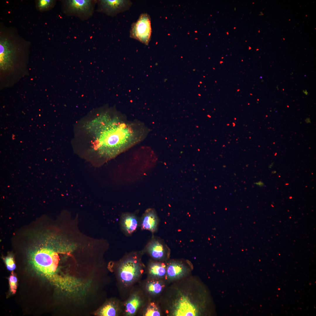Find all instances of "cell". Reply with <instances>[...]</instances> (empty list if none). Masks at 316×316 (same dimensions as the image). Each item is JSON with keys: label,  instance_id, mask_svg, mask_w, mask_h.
Wrapping results in <instances>:
<instances>
[{"label": "cell", "instance_id": "obj_1", "mask_svg": "<svg viewBox=\"0 0 316 316\" xmlns=\"http://www.w3.org/2000/svg\"><path fill=\"white\" fill-rule=\"evenodd\" d=\"M29 42L23 39L15 29H0V62L1 69L12 66L17 52L30 46Z\"/></svg>", "mask_w": 316, "mask_h": 316}, {"label": "cell", "instance_id": "obj_2", "mask_svg": "<svg viewBox=\"0 0 316 316\" xmlns=\"http://www.w3.org/2000/svg\"><path fill=\"white\" fill-rule=\"evenodd\" d=\"M59 257L57 253L49 248H43L35 251L32 255L31 261L34 267L40 272L51 274L57 268Z\"/></svg>", "mask_w": 316, "mask_h": 316}, {"label": "cell", "instance_id": "obj_3", "mask_svg": "<svg viewBox=\"0 0 316 316\" xmlns=\"http://www.w3.org/2000/svg\"><path fill=\"white\" fill-rule=\"evenodd\" d=\"M97 2V1L91 0H63L62 1V11L68 16L86 20L93 15Z\"/></svg>", "mask_w": 316, "mask_h": 316}, {"label": "cell", "instance_id": "obj_4", "mask_svg": "<svg viewBox=\"0 0 316 316\" xmlns=\"http://www.w3.org/2000/svg\"><path fill=\"white\" fill-rule=\"evenodd\" d=\"M151 19L147 13H142L137 21L131 25L130 37L147 45L151 34Z\"/></svg>", "mask_w": 316, "mask_h": 316}, {"label": "cell", "instance_id": "obj_5", "mask_svg": "<svg viewBox=\"0 0 316 316\" xmlns=\"http://www.w3.org/2000/svg\"><path fill=\"white\" fill-rule=\"evenodd\" d=\"M97 11L110 16L128 10L132 5L129 0H101L97 1Z\"/></svg>", "mask_w": 316, "mask_h": 316}, {"label": "cell", "instance_id": "obj_6", "mask_svg": "<svg viewBox=\"0 0 316 316\" xmlns=\"http://www.w3.org/2000/svg\"><path fill=\"white\" fill-rule=\"evenodd\" d=\"M147 249L150 255L156 260H163L169 258L170 250L162 240L153 237L148 243Z\"/></svg>", "mask_w": 316, "mask_h": 316}, {"label": "cell", "instance_id": "obj_7", "mask_svg": "<svg viewBox=\"0 0 316 316\" xmlns=\"http://www.w3.org/2000/svg\"><path fill=\"white\" fill-rule=\"evenodd\" d=\"M138 265L135 260L128 259L121 264L119 269L120 276L125 283L131 282L137 276L139 273Z\"/></svg>", "mask_w": 316, "mask_h": 316}, {"label": "cell", "instance_id": "obj_8", "mask_svg": "<svg viewBox=\"0 0 316 316\" xmlns=\"http://www.w3.org/2000/svg\"><path fill=\"white\" fill-rule=\"evenodd\" d=\"M159 223V219L155 210L152 208L147 209L141 218L142 229L155 232L157 230Z\"/></svg>", "mask_w": 316, "mask_h": 316}, {"label": "cell", "instance_id": "obj_9", "mask_svg": "<svg viewBox=\"0 0 316 316\" xmlns=\"http://www.w3.org/2000/svg\"><path fill=\"white\" fill-rule=\"evenodd\" d=\"M121 224L124 231L127 233L130 234L137 229L138 225V219L133 214L124 213L121 217Z\"/></svg>", "mask_w": 316, "mask_h": 316}, {"label": "cell", "instance_id": "obj_10", "mask_svg": "<svg viewBox=\"0 0 316 316\" xmlns=\"http://www.w3.org/2000/svg\"><path fill=\"white\" fill-rule=\"evenodd\" d=\"M185 265L182 261H173L169 262L166 268L167 274L171 278L180 276L184 272Z\"/></svg>", "mask_w": 316, "mask_h": 316}, {"label": "cell", "instance_id": "obj_11", "mask_svg": "<svg viewBox=\"0 0 316 316\" xmlns=\"http://www.w3.org/2000/svg\"><path fill=\"white\" fill-rule=\"evenodd\" d=\"M166 268V265L163 262H152L150 266V273L155 276L162 277L165 274Z\"/></svg>", "mask_w": 316, "mask_h": 316}, {"label": "cell", "instance_id": "obj_12", "mask_svg": "<svg viewBox=\"0 0 316 316\" xmlns=\"http://www.w3.org/2000/svg\"><path fill=\"white\" fill-rule=\"evenodd\" d=\"M141 301L138 296H135L132 297L126 303V312L128 315H134L140 305Z\"/></svg>", "mask_w": 316, "mask_h": 316}, {"label": "cell", "instance_id": "obj_13", "mask_svg": "<svg viewBox=\"0 0 316 316\" xmlns=\"http://www.w3.org/2000/svg\"><path fill=\"white\" fill-rule=\"evenodd\" d=\"M36 6L38 11L43 12L52 8L56 4V1L54 0H38L36 1Z\"/></svg>", "mask_w": 316, "mask_h": 316}, {"label": "cell", "instance_id": "obj_14", "mask_svg": "<svg viewBox=\"0 0 316 316\" xmlns=\"http://www.w3.org/2000/svg\"><path fill=\"white\" fill-rule=\"evenodd\" d=\"M160 282L158 281H151L147 284V289L150 293L152 294H158L162 290L164 287Z\"/></svg>", "mask_w": 316, "mask_h": 316}, {"label": "cell", "instance_id": "obj_15", "mask_svg": "<svg viewBox=\"0 0 316 316\" xmlns=\"http://www.w3.org/2000/svg\"><path fill=\"white\" fill-rule=\"evenodd\" d=\"M117 309L114 305L109 303L105 305L101 310L100 315L104 316H114L117 314Z\"/></svg>", "mask_w": 316, "mask_h": 316}, {"label": "cell", "instance_id": "obj_16", "mask_svg": "<svg viewBox=\"0 0 316 316\" xmlns=\"http://www.w3.org/2000/svg\"><path fill=\"white\" fill-rule=\"evenodd\" d=\"M160 314L157 305L153 302L150 303L145 312L146 316H159Z\"/></svg>", "mask_w": 316, "mask_h": 316}, {"label": "cell", "instance_id": "obj_17", "mask_svg": "<svg viewBox=\"0 0 316 316\" xmlns=\"http://www.w3.org/2000/svg\"><path fill=\"white\" fill-rule=\"evenodd\" d=\"M9 280L11 291L13 294H15L17 288V278L12 273L9 278Z\"/></svg>", "mask_w": 316, "mask_h": 316}, {"label": "cell", "instance_id": "obj_18", "mask_svg": "<svg viewBox=\"0 0 316 316\" xmlns=\"http://www.w3.org/2000/svg\"><path fill=\"white\" fill-rule=\"evenodd\" d=\"M5 261L8 270L12 271L15 269L16 266L12 256H8L6 257L5 259Z\"/></svg>", "mask_w": 316, "mask_h": 316}, {"label": "cell", "instance_id": "obj_19", "mask_svg": "<svg viewBox=\"0 0 316 316\" xmlns=\"http://www.w3.org/2000/svg\"><path fill=\"white\" fill-rule=\"evenodd\" d=\"M255 184H257V185H258L259 186H262L264 185V183L262 182H261V181H260V182H258L256 183H255Z\"/></svg>", "mask_w": 316, "mask_h": 316}, {"label": "cell", "instance_id": "obj_20", "mask_svg": "<svg viewBox=\"0 0 316 316\" xmlns=\"http://www.w3.org/2000/svg\"><path fill=\"white\" fill-rule=\"evenodd\" d=\"M273 164H271V165H270V166H269V168H272V166H273Z\"/></svg>", "mask_w": 316, "mask_h": 316}, {"label": "cell", "instance_id": "obj_21", "mask_svg": "<svg viewBox=\"0 0 316 316\" xmlns=\"http://www.w3.org/2000/svg\"><path fill=\"white\" fill-rule=\"evenodd\" d=\"M276 171H273L272 172V174H275L276 173Z\"/></svg>", "mask_w": 316, "mask_h": 316}]
</instances>
